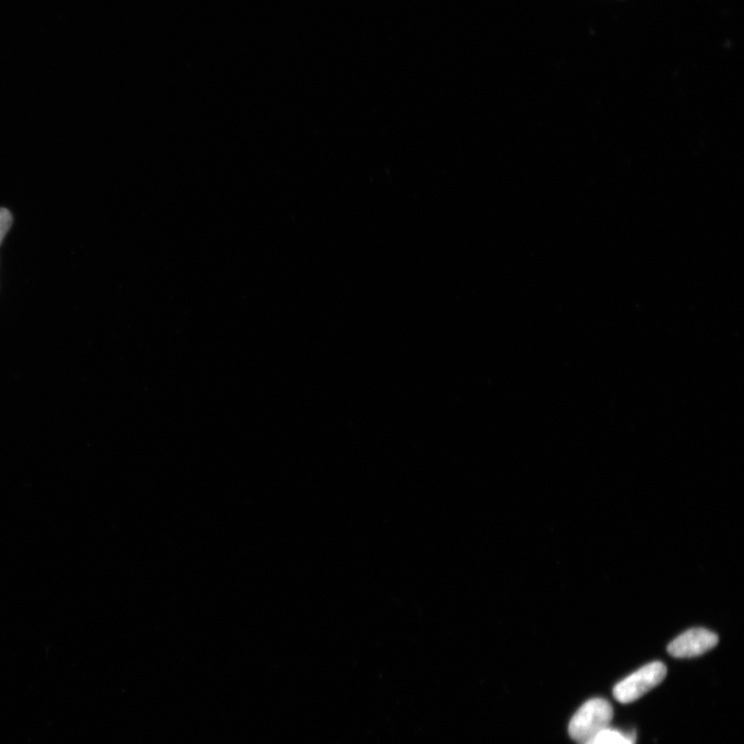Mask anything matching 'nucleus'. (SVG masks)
<instances>
[{
    "mask_svg": "<svg viewBox=\"0 0 744 744\" xmlns=\"http://www.w3.org/2000/svg\"><path fill=\"white\" fill-rule=\"evenodd\" d=\"M613 718L611 704L605 699L595 698L583 704L569 724L570 739L583 743L611 728Z\"/></svg>",
    "mask_w": 744,
    "mask_h": 744,
    "instance_id": "f257e3e1",
    "label": "nucleus"
},
{
    "mask_svg": "<svg viewBox=\"0 0 744 744\" xmlns=\"http://www.w3.org/2000/svg\"><path fill=\"white\" fill-rule=\"evenodd\" d=\"M666 675L667 667L663 663L646 665L615 685L614 698L622 704L637 701L662 683Z\"/></svg>",
    "mask_w": 744,
    "mask_h": 744,
    "instance_id": "f03ea898",
    "label": "nucleus"
},
{
    "mask_svg": "<svg viewBox=\"0 0 744 744\" xmlns=\"http://www.w3.org/2000/svg\"><path fill=\"white\" fill-rule=\"evenodd\" d=\"M717 643L716 634L707 628H691L672 641L668 652L678 659L696 658L715 649Z\"/></svg>",
    "mask_w": 744,
    "mask_h": 744,
    "instance_id": "7ed1b4c3",
    "label": "nucleus"
},
{
    "mask_svg": "<svg viewBox=\"0 0 744 744\" xmlns=\"http://www.w3.org/2000/svg\"><path fill=\"white\" fill-rule=\"evenodd\" d=\"M580 744H635L634 736L626 735L619 730L608 728L589 740Z\"/></svg>",
    "mask_w": 744,
    "mask_h": 744,
    "instance_id": "20e7f679",
    "label": "nucleus"
},
{
    "mask_svg": "<svg viewBox=\"0 0 744 744\" xmlns=\"http://www.w3.org/2000/svg\"><path fill=\"white\" fill-rule=\"evenodd\" d=\"M12 224V215L8 209L0 208V246Z\"/></svg>",
    "mask_w": 744,
    "mask_h": 744,
    "instance_id": "39448f33",
    "label": "nucleus"
}]
</instances>
